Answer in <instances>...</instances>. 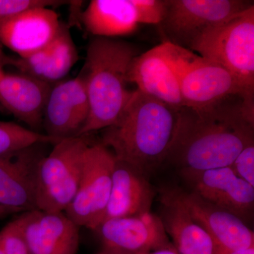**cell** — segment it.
Here are the masks:
<instances>
[{"instance_id": "ac0fdd59", "label": "cell", "mask_w": 254, "mask_h": 254, "mask_svg": "<svg viewBox=\"0 0 254 254\" xmlns=\"http://www.w3.org/2000/svg\"><path fill=\"white\" fill-rule=\"evenodd\" d=\"M154 195L144 173L116 159L103 222L150 212Z\"/></svg>"}, {"instance_id": "30bf717a", "label": "cell", "mask_w": 254, "mask_h": 254, "mask_svg": "<svg viewBox=\"0 0 254 254\" xmlns=\"http://www.w3.org/2000/svg\"><path fill=\"white\" fill-rule=\"evenodd\" d=\"M89 111L86 83L81 73L72 79L55 83L43 110L45 134L58 141L79 136Z\"/></svg>"}, {"instance_id": "d4e9b609", "label": "cell", "mask_w": 254, "mask_h": 254, "mask_svg": "<svg viewBox=\"0 0 254 254\" xmlns=\"http://www.w3.org/2000/svg\"><path fill=\"white\" fill-rule=\"evenodd\" d=\"M139 24L158 25L163 20L166 0H132Z\"/></svg>"}, {"instance_id": "5b68a950", "label": "cell", "mask_w": 254, "mask_h": 254, "mask_svg": "<svg viewBox=\"0 0 254 254\" xmlns=\"http://www.w3.org/2000/svg\"><path fill=\"white\" fill-rule=\"evenodd\" d=\"M162 45L178 79L185 108L208 109L232 95H238L242 101L240 85L225 68L191 50L165 42Z\"/></svg>"}, {"instance_id": "7c38bea8", "label": "cell", "mask_w": 254, "mask_h": 254, "mask_svg": "<svg viewBox=\"0 0 254 254\" xmlns=\"http://www.w3.org/2000/svg\"><path fill=\"white\" fill-rule=\"evenodd\" d=\"M167 193L208 232L215 247L230 252L254 248L253 230L236 215L210 204L191 192L171 190Z\"/></svg>"}, {"instance_id": "9c48e42d", "label": "cell", "mask_w": 254, "mask_h": 254, "mask_svg": "<svg viewBox=\"0 0 254 254\" xmlns=\"http://www.w3.org/2000/svg\"><path fill=\"white\" fill-rule=\"evenodd\" d=\"M49 144L36 143L0 157V205L20 213L37 210L38 167Z\"/></svg>"}, {"instance_id": "cb8c5ba5", "label": "cell", "mask_w": 254, "mask_h": 254, "mask_svg": "<svg viewBox=\"0 0 254 254\" xmlns=\"http://www.w3.org/2000/svg\"><path fill=\"white\" fill-rule=\"evenodd\" d=\"M65 1L54 0H0V23L14 18L28 10L53 8Z\"/></svg>"}, {"instance_id": "2e32d148", "label": "cell", "mask_w": 254, "mask_h": 254, "mask_svg": "<svg viewBox=\"0 0 254 254\" xmlns=\"http://www.w3.org/2000/svg\"><path fill=\"white\" fill-rule=\"evenodd\" d=\"M128 81L143 94L175 109L184 108L178 79L165 58L162 43L137 55L130 66Z\"/></svg>"}, {"instance_id": "f546056e", "label": "cell", "mask_w": 254, "mask_h": 254, "mask_svg": "<svg viewBox=\"0 0 254 254\" xmlns=\"http://www.w3.org/2000/svg\"><path fill=\"white\" fill-rule=\"evenodd\" d=\"M19 213V211L14 210V209L6 208V207L0 205V219L6 218V217L9 216L10 215H12V214Z\"/></svg>"}, {"instance_id": "8992f818", "label": "cell", "mask_w": 254, "mask_h": 254, "mask_svg": "<svg viewBox=\"0 0 254 254\" xmlns=\"http://www.w3.org/2000/svg\"><path fill=\"white\" fill-rule=\"evenodd\" d=\"M88 135L60 140L42 160L37 175L36 209L64 212L77 191Z\"/></svg>"}, {"instance_id": "83f0119b", "label": "cell", "mask_w": 254, "mask_h": 254, "mask_svg": "<svg viewBox=\"0 0 254 254\" xmlns=\"http://www.w3.org/2000/svg\"><path fill=\"white\" fill-rule=\"evenodd\" d=\"M215 254H254V248L247 250L237 251V252H230V251L224 250L215 247Z\"/></svg>"}, {"instance_id": "277c9868", "label": "cell", "mask_w": 254, "mask_h": 254, "mask_svg": "<svg viewBox=\"0 0 254 254\" xmlns=\"http://www.w3.org/2000/svg\"><path fill=\"white\" fill-rule=\"evenodd\" d=\"M190 50L231 73L243 91L242 109L254 121V4L202 33Z\"/></svg>"}, {"instance_id": "44dd1931", "label": "cell", "mask_w": 254, "mask_h": 254, "mask_svg": "<svg viewBox=\"0 0 254 254\" xmlns=\"http://www.w3.org/2000/svg\"><path fill=\"white\" fill-rule=\"evenodd\" d=\"M81 21L93 36L108 38L131 34L139 25L132 0H93Z\"/></svg>"}, {"instance_id": "52a82bcc", "label": "cell", "mask_w": 254, "mask_h": 254, "mask_svg": "<svg viewBox=\"0 0 254 254\" xmlns=\"http://www.w3.org/2000/svg\"><path fill=\"white\" fill-rule=\"evenodd\" d=\"M253 4L242 0H167L165 14L158 26L163 42L190 50L202 33Z\"/></svg>"}, {"instance_id": "3957f363", "label": "cell", "mask_w": 254, "mask_h": 254, "mask_svg": "<svg viewBox=\"0 0 254 254\" xmlns=\"http://www.w3.org/2000/svg\"><path fill=\"white\" fill-rule=\"evenodd\" d=\"M138 50L131 43L96 37L87 48L81 71L90 111L80 136L103 130L118 121L133 91L127 89L128 73Z\"/></svg>"}, {"instance_id": "d6986e66", "label": "cell", "mask_w": 254, "mask_h": 254, "mask_svg": "<svg viewBox=\"0 0 254 254\" xmlns=\"http://www.w3.org/2000/svg\"><path fill=\"white\" fill-rule=\"evenodd\" d=\"M78 60L72 36L62 23L56 36L48 46L27 58H14L12 66L21 73L54 85L70 72Z\"/></svg>"}, {"instance_id": "6da1fadb", "label": "cell", "mask_w": 254, "mask_h": 254, "mask_svg": "<svg viewBox=\"0 0 254 254\" xmlns=\"http://www.w3.org/2000/svg\"><path fill=\"white\" fill-rule=\"evenodd\" d=\"M223 102L208 109L180 110L168 158L182 171L230 167L240 152L254 142V121L246 115L242 103Z\"/></svg>"}, {"instance_id": "e0dca14e", "label": "cell", "mask_w": 254, "mask_h": 254, "mask_svg": "<svg viewBox=\"0 0 254 254\" xmlns=\"http://www.w3.org/2000/svg\"><path fill=\"white\" fill-rule=\"evenodd\" d=\"M53 86L23 73L11 74L0 68V103L34 131L43 127V110Z\"/></svg>"}, {"instance_id": "7a4b0ae2", "label": "cell", "mask_w": 254, "mask_h": 254, "mask_svg": "<svg viewBox=\"0 0 254 254\" xmlns=\"http://www.w3.org/2000/svg\"><path fill=\"white\" fill-rule=\"evenodd\" d=\"M180 110L135 90L118 121L103 130L100 142L117 160L142 173L168 158Z\"/></svg>"}, {"instance_id": "4dcf8cb0", "label": "cell", "mask_w": 254, "mask_h": 254, "mask_svg": "<svg viewBox=\"0 0 254 254\" xmlns=\"http://www.w3.org/2000/svg\"><path fill=\"white\" fill-rule=\"evenodd\" d=\"M98 254H119L116 253V252H110V251L104 250L103 252H100V253Z\"/></svg>"}, {"instance_id": "8fae6325", "label": "cell", "mask_w": 254, "mask_h": 254, "mask_svg": "<svg viewBox=\"0 0 254 254\" xmlns=\"http://www.w3.org/2000/svg\"><path fill=\"white\" fill-rule=\"evenodd\" d=\"M190 191L201 199L245 220L253 211L254 187L230 167L203 171L182 170Z\"/></svg>"}, {"instance_id": "ffe728a7", "label": "cell", "mask_w": 254, "mask_h": 254, "mask_svg": "<svg viewBox=\"0 0 254 254\" xmlns=\"http://www.w3.org/2000/svg\"><path fill=\"white\" fill-rule=\"evenodd\" d=\"M162 203L164 227L178 254H215V243L208 232L167 192Z\"/></svg>"}, {"instance_id": "ba28073f", "label": "cell", "mask_w": 254, "mask_h": 254, "mask_svg": "<svg viewBox=\"0 0 254 254\" xmlns=\"http://www.w3.org/2000/svg\"><path fill=\"white\" fill-rule=\"evenodd\" d=\"M113 152L101 142H91L85 151L77 191L64 213L78 227L95 231L103 222L115 165Z\"/></svg>"}, {"instance_id": "7402d4cb", "label": "cell", "mask_w": 254, "mask_h": 254, "mask_svg": "<svg viewBox=\"0 0 254 254\" xmlns=\"http://www.w3.org/2000/svg\"><path fill=\"white\" fill-rule=\"evenodd\" d=\"M58 142L45 133L33 131L17 124L0 121V157L36 143L54 145Z\"/></svg>"}, {"instance_id": "5bb4252c", "label": "cell", "mask_w": 254, "mask_h": 254, "mask_svg": "<svg viewBox=\"0 0 254 254\" xmlns=\"http://www.w3.org/2000/svg\"><path fill=\"white\" fill-rule=\"evenodd\" d=\"M23 235L29 254H76L79 227L64 212H23Z\"/></svg>"}, {"instance_id": "484cf974", "label": "cell", "mask_w": 254, "mask_h": 254, "mask_svg": "<svg viewBox=\"0 0 254 254\" xmlns=\"http://www.w3.org/2000/svg\"><path fill=\"white\" fill-rule=\"evenodd\" d=\"M230 168L237 176L254 187V142L240 152Z\"/></svg>"}, {"instance_id": "4316f807", "label": "cell", "mask_w": 254, "mask_h": 254, "mask_svg": "<svg viewBox=\"0 0 254 254\" xmlns=\"http://www.w3.org/2000/svg\"><path fill=\"white\" fill-rule=\"evenodd\" d=\"M14 58L7 56L5 54L0 44V68H4L6 66H12L13 61Z\"/></svg>"}, {"instance_id": "f1b7e54d", "label": "cell", "mask_w": 254, "mask_h": 254, "mask_svg": "<svg viewBox=\"0 0 254 254\" xmlns=\"http://www.w3.org/2000/svg\"><path fill=\"white\" fill-rule=\"evenodd\" d=\"M149 254H178V253H177L175 247L171 244V245L168 246V247L154 251V252H151Z\"/></svg>"}, {"instance_id": "603a6c76", "label": "cell", "mask_w": 254, "mask_h": 254, "mask_svg": "<svg viewBox=\"0 0 254 254\" xmlns=\"http://www.w3.org/2000/svg\"><path fill=\"white\" fill-rule=\"evenodd\" d=\"M23 214L0 230V247L4 254H29L23 235Z\"/></svg>"}, {"instance_id": "9a60e30c", "label": "cell", "mask_w": 254, "mask_h": 254, "mask_svg": "<svg viewBox=\"0 0 254 254\" xmlns=\"http://www.w3.org/2000/svg\"><path fill=\"white\" fill-rule=\"evenodd\" d=\"M62 23L53 8H36L0 23V44L27 58L54 39Z\"/></svg>"}, {"instance_id": "4fadbf2b", "label": "cell", "mask_w": 254, "mask_h": 254, "mask_svg": "<svg viewBox=\"0 0 254 254\" xmlns=\"http://www.w3.org/2000/svg\"><path fill=\"white\" fill-rule=\"evenodd\" d=\"M95 231L105 250L119 254H150L171 245L163 220L150 212L109 219Z\"/></svg>"}, {"instance_id": "1f68e13d", "label": "cell", "mask_w": 254, "mask_h": 254, "mask_svg": "<svg viewBox=\"0 0 254 254\" xmlns=\"http://www.w3.org/2000/svg\"><path fill=\"white\" fill-rule=\"evenodd\" d=\"M147 254V253H141V254Z\"/></svg>"}]
</instances>
